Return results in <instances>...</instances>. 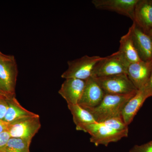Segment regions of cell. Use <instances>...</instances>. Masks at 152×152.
I'll return each instance as SVG.
<instances>
[{
    "label": "cell",
    "instance_id": "obj_26",
    "mask_svg": "<svg viewBox=\"0 0 152 152\" xmlns=\"http://www.w3.org/2000/svg\"><path fill=\"white\" fill-rule=\"evenodd\" d=\"M9 55H7L3 53L0 51V60L4 59L8 57Z\"/></svg>",
    "mask_w": 152,
    "mask_h": 152
},
{
    "label": "cell",
    "instance_id": "obj_4",
    "mask_svg": "<svg viewBox=\"0 0 152 152\" xmlns=\"http://www.w3.org/2000/svg\"><path fill=\"white\" fill-rule=\"evenodd\" d=\"M129 64L122 54L118 51L110 56L103 57L95 66L92 77H99L127 74Z\"/></svg>",
    "mask_w": 152,
    "mask_h": 152
},
{
    "label": "cell",
    "instance_id": "obj_27",
    "mask_svg": "<svg viewBox=\"0 0 152 152\" xmlns=\"http://www.w3.org/2000/svg\"><path fill=\"white\" fill-rule=\"evenodd\" d=\"M147 34H148L152 39V28L149 30V31L148 32Z\"/></svg>",
    "mask_w": 152,
    "mask_h": 152
},
{
    "label": "cell",
    "instance_id": "obj_6",
    "mask_svg": "<svg viewBox=\"0 0 152 152\" xmlns=\"http://www.w3.org/2000/svg\"><path fill=\"white\" fill-rule=\"evenodd\" d=\"M41 127L39 116L28 118L11 124L8 132L11 137L23 139L31 142Z\"/></svg>",
    "mask_w": 152,
    "mask_h": 152
},
{
    "label": "cell",
    "instance_id": "obj_12",
    "mask_svg": "<svg viewBox=\"0 0 152 152\" xmlns=\"http://www.w3.org/2000/svg\"><path fill=\"white\" fill-rule=\"evenodd\" d=\"M86 81L80 79H65L59 91V94L67 104H78L84 89Z\"/></svg>",
    "mask_w": 152,
    "mask_h": 152
},
{
    "label": "cell",
    "instance_id": "obj_28",
    "mask_svg": "<svg viewBox=\"0 0 152 152\" xmlns=\"http://www.w3.org/2000/svg\"></svg>",
    "mask_w": 152,
    "mask_h": 152
},
{
    "label": "cell",
    "instance_id": "obj_14",
    "mask_svg": "<svg viewBox=\"0 0 152 152\" xmlns=\"http://www.w3.org/2000/svg\"><path fill=\"white\" fill-rule=\"evenodd\" d=\"M8 107L4 120L10 124L32 118L37 115L25 109L15 97L8 100Z\"/></svg>",
    "mask_w": 152,
    "mask_h": 152
},
{
    "label": "cell",
    "instance_id": "obj_17",
    "mask_svg": "<svg viewBox=\"0 0 152 152\" xmlns=\"http://www.w3.org/2000/svg\"><path fill=\"white\" fill-rule=\"evenodd\" d=\"M67 105L68 108L72 115L77 130L79 131L83 126L97 123L92 115L78 104Z\"/></svg>",
    "mask_w": 152,
    "mask_h": 152
},
{
    "label": "cell",
    "instance_id": "obj_16",
    "mask_svg": "<svg viewBox=\"0 0 152 152\" xmlns=\"http://www.w3.org/2000/svg\"><path fill=\"white\" fill-rule=\"evenodd\" d=\"M120 43L118 51L122 54L130 64L142 61L134 44L131 27L127 33L121 37Z\"/></svg>",
    "mask_w": 152,
    "mask_h": 152
},
{
    "label": "cell",
    "instance_id": "obj_13",
    "mask_svg": "<svg viewBox=\"0 0 152 152\" xmlns=\"http://www.w3.org/2000/svg\"><path fill=\"white\" fill-rule=\"evenodd\" d=\"M133 23L147 34L152 28V0H139Z\"/></svg>",
    "mask_w": 152,
    "mask_h": 152
},
{
    "label": "cell",
    "instance_id": "obj_11",
    "mask_svg": "<svg viewBox=\"0 0 152 152\" xmlns=\"http://www.w3.org/2000/svg\"><path fill=\"white\" fill-rule=\"evenodd\" d=\"M152 71V61H144L130 64L128 69L129 78L138 91L142 89Z\"/></svg>",
    "mask_w": 152,
    "mask_h": 152
},
{
    "label": "cell",
    "instance_id": "obj_8",
    "mask_svg": "<svg viewBox=\"0 0 152 152\" xmlns=\"http://www.w3.org/2000/svg\"><path fill=\"white\" fill-rule=\"evenodd\" d=\"M18 75V66L13 56L0 60V81L7 91L13 96Z\"/></svg>",
    "mask_w": 152,
    "mask_h": 152
},
{
    "label": "cell",
    "instance_id": "obj_19",
    "mask_svg": "<svg viewBox=\"0 0 152 152\" xmlns=\"http://www.w3.org/2000/svg\"><path fill=\"white\" fill-rule=\"evenodd\" d=\"M99 123L115 130L122 131L129 129L122 117L112 118Z\"/></svg>",
    "mask_w": 152,
    "mask_h": 152
},
{
    "label": "cell",
    "instance_id": "obj_24",
    "mask_svg": "<svg viewBox=\"0 0 152 152\" xmlns=\"http://www.w3.org/2000/svg\"><path fill=\"white\" fill-rule=\"evenodd\" d=\"M10 138L8 132L0 133V149L5 145Z\"/></svg>",
    "mask_w": 152,
    "mask_h": 152
},
{
    "label": "cell",
    "instance_id": "obj_3",
    "mask_svg": "<svg viewBox=\"0 0 152 152\" xmlns=\"http://www.w3.org/2000/svg\"><path fill=\"white\" fill-rule=\"evenodd\" d=\"M103 57L84 56L72 61H68V68L61 75L62 78H75L86 80L92 76L93 71L98 62Z\"/></svg>",
    "mask_w": 152,
    "mask_h": 152
},
{
    "label": "cell",
    "instance_id": "obj_18",
    "mask_svg": "<svg viewBox=\"0 0 152 152\" xmlns=\"http://www.w3.org/2000/svg\"><path fill=\"white\" fill-rule=\"evenodd\" d=\"M31 144L23 139L11 137L0 152H30Z\"/></svg>",
    "mask_w": 152,
    "mask_h": 152
},
{
    "label": "cell",
    "instance_id": "obj_25",
    "mask_svg": "<svg viewBox=\"0 0 152 152\" xmlns=\"http://www.w3.org/2000/svg\"><path fill=\"white\" fill-rule=\"evenodd\" d=\"M11 124L6 122L3 120H0V133L8 132Z\"/></svg>",
    "mask_w": 152,
    "mask_h": 152
},
{
    "label": "cell",
    "instance_id": "obj_7",
    "mask_svg": "<svg viewBox=\"0 0 152 152\" xmlns=\"http://www.w3.org/2000/svg\"><path fill=\"white\" fill-rule=\"evenodd\" d=\"M139 0H93L95 8L115 12L134 20L135 9Z\"/></svg>",
    "mask_w": 152,
    "mask_h": 152
},
{
    "label": "cell",
    "instance_id": "obj_20",
    "mask_svg": "<svg viewBox=\"0 0 152 152\" xmlns=\"http://www.w3.org/2000/svg\"><path fill=\"white\" fill-rule=\"evenodd\" d=\"M129 152H152V140L143 145H135Z\"/></svg>",
    "mask_w": 152,
    "mask_h": 152
},
{
    "label": "cell",
    "instance_id": "obj_10",
    "mask_svg": "<svg viewBox=\"0 0 152 152\" xmlns=\"http://www.w3.org/2000/svg\"><path fill=\"white\" fill-rule=\"evenodd\" d=\"M134 44L141 60L144 61H152V39L133 23L131 26Z\"/></svg>",
    "mask_w": 152,
    "mask_h": 152
},
{
    "label": "cell",
    "instance_id": "obj_23",
    "mask_svg": "<svg viewBox=\"0 0 152 152\" xmlns=\"http://www.w3.org/2000/svg\"><path fill=\"white\" fill-rule=\"evenodd\" d=\"M8 100L0 99V120H4L5 116L8 107Z\"/></svg>",
    "mask_w": 152,
    "mask_h": 152
},
{
    "label": "cell",
    "instance_id": "obj_9",
    "mask_svg": "<svg viewBox=\"0 0 152 152\" xmlns=\"http://www.w3.org/2000/svg\"><path fill=\"white\" fill-rule=\"evenodd\" d=\"M104 92L93 77L86 80V85L78 104L85 109L95 107L101 103Z\"/></svg>",
    "mask_w": 152,
    "mask_h": 152
},
{
    "label": "cell",
    "instance_id": "obj_22",
    "mask_svg": "<svg viewBox=\"0 0 152 152\" xmlns=\"http://www.w3.org/2000/svg\"><path fill=\"white\" fill-rule=\"evenodd\" d=\"M14 97L7 91L0 81V99L10 100Z\"/></svg>",
    "mask_w": 152,
    "mask_h": 152
},
{
    "label": "cell",
    "instance_id": "obj_1",
    "mask_svg": "<svg viewBox=\"0 0 152 152\" xmlns=\"http://www.w3.org/2000/svg\"><path fill=\"white\" fill-rule=\"evenodd\" d=\"M137 92L126 95L105 94L99 105L85 109L92 115L97 123L102 122L112 118L122 117L125 105Z\"/></svg>",
    "mask_w": 152,
    "mask_h": 152
},
{
    "label": "cell",
    "instance_id": "obj_5",
    "mask_svg": "<svg viewBox=\"0 0 152 152\" xmlns=\"http://www.w3.org/2000/svg\"><path fill=\"white\" fill-rule=\"evenodd\" d=\"M93 77L105 94L126 95L137 93L138 91L126 74Z\"/></svg>",
    "mask_w": 152,
    "mask_h": 152
},
{
    "label": "cell",
    "instance_id": "obj_2",
    "mask_svg": "<svg viewBox=\"0 0 152 152\" xmlns=\"http://www.w3.org/2000/svg\"><path fill=\"white\" fill-rule=\"evenodd\" d=\"M79 131L90 134V142L96 146L99 145L107 146L110 143L117 142L123 138L127 137L129 134V129L122 131L115 130L99 123L83 126Z\"/></svg>",
    "mask_w": 152,
    "mask_h": 152
},
{
    "label": "cell",
    "instance_id": "obj_15",
    "mask_svg": "<svg viewBox=\"0 0 152 152\" xmlns=\"http://www.w3.org/2000/svg\"><path fill=\"white\" fill-rule=\"evenodd\" d=\"M148 97L142 90H140L126 104L122 113V118L128 126L132 121L136 114Z\"/></svg>",
    "mask_w": 152,
    "mask_h": 152
},
{
    "label": "cell",
    "instance_id": "obj_21",
    "mask_svg": "<svg viewBox=\"0 0 152 152\" xmlns=\"http://www.w3.org/2000/svg\"><path fill=\"white\" fill-rule=\"evenodd\" d=\"M142 90L147 97L152 96V71L146 84L145 85Z\"/></svg>",
    "mask_w": 152,
    "mask_h": 152
}]
</instances>
